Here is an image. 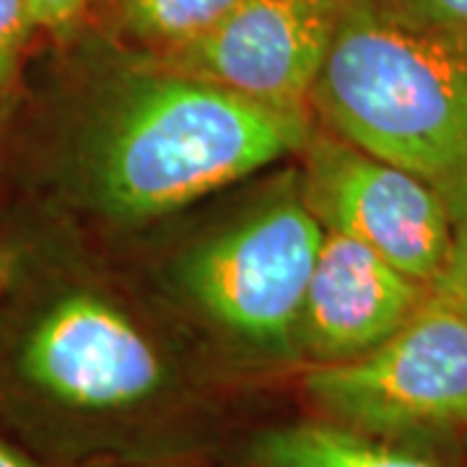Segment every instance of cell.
Listing matches in <instances>:
<instances>
[{"instance_id": "cell-10", "label": "cell", "mask_w": 467, "mask_h": 467, "mask_svg": "<svg viewBox=\"0 0 467 467\" xmlns=\"http://www.w3.org/2000/svg\"><path fill=\"white\" fill-rule=\"evenodd\" d=\"M242 0H117L125 26L169 50L208 34Z\"/></svg>"}, {"instance_id": "cell-1", "label": "cell", "mask_w": 467, "mask_h": 467, "mask_svg": "<svg viewBox=\"0 0 467 467\" xmlns=\"http://www.w3.org/2000/svg\"><path fill=\"white\" fill-rule=\"evenodd\" d=\"M312 101L343 140L420 174L465 216V29L408 0H343Z\"/></svg>"}, {"instance_id": "cell-11", "label": "cell", "mask_w": 467, "mask_h": 467, "mask_svg": "<svg viewBox=\"0 0 467 467\" xmlns=\"http://www.w3.org/2000/svg\"><path fill=\"white\" fill-rule=\"evenodd\" d=\"M34 26L26 0H0V91L11 84Z\"/></svg>"}, {"instance_id": "cell-13", "label": "cell", "mask_w": 467, "mask_h": 467, "mask_svg": "<svg viewBox=\"0 0 467 467\" xmlns=\"http://www.w3.org/2000/svg\"><path fill=\"white\" fill-rule=\"evenodd\" d=\"M36 26L45 29H66L81 16L91 0H26Z\"/></svg>"}, {"instance_id": "cell-7", "label": "cell", "mask_w": 467, "mask_h": 467, "mask_svg": "<svg viewBox=\"0 0 467 467\" xmlns=\"http://www.w3.org/2000/svg\"><path fill=\"white\" fill-rule=\"evenodd\" d=\"M343 0H242L208 34L169 50V66L291 112L312 101Z\"/></svg>"}, {"instance_id": "cell-4", "label": "cell", "mask_w": 467, "mask_h": 467, "mask_svg": "<svg viewBox=\"0 0 467 467\" xmlns=\"http://www.w3.org/2000/svg\"><path fill=\"white\" fill-rule=\"evenodd\" d=\"M325 232L309 205L273 202L192 252L184 267L187 288L236 340L285 353L299 343L301 312Z\"/></svg>"}, {"instance_id": "cell-9", "label": "cell", "mask_w": 467, "mask_h": 467, "mask_svg": "<svg viewBox=\"0 0 467 467\" xmlns=\"http://www.w3.org/2000/svg\"><path fill=\"white\" fill-rule=\"evenodd\" d=\"M252 462L257 467H441L389 439L335 420L270 429L252 441Z\"/></svg>"}, {"instance_id": "cell-14", "label": "cell", "mask_w": 467, "mask_h": 467, "mask_svg": "<svg viewBox=\"0 0 467 467\" xmlns=\"http://www.w3.org/2000/svg\"><path fill=\"white\" fill-rule=\"evenodd\" d=\"M423 16L467 32V0H408Z\"/></svg>"}, {"instance_id": "cell-15", "label": "cell", "mask_w": 467, "mask_h": 467, "mask_svg": "<svg viewBox=\"0 0 467 467\" xmlns=\"http://www.w3.org/2000/svg\"><path fill=\"white\" fill-rule=\"evenodd\" d=\"M0 467H36L26 457V454H21L18 450H14L11 444H5V441H0Z\"/></svg>"}, {"instance_id": "cell-12", "label": "cell", "mask_w": 467, "mask_h": 467, "mask_svg": "<svg viewBox=\"0 0 467 467\" xmlns=\"http://www.w3.org/2000/svg\"><path fill=\"white\" fill-rule=\"evenodd\" d=\"M431 288L441 291L467 312V213L454 226V242H451L447 265L431 284Z\"/></svg>"}, {"instance_id": "cell-8", "label": "cell", "mask_w": 467, "mask_h": 467, "mask_svg": "<svg viewBox=\"0 0 467 467\" xmlns=\"http://www.w3.org/2000/svg\"><path fill=\"white\" fill-rule=\"evenodd\" d=\"M420 284L348 234L327 229L299 322V346L317 364L377 348L426 299Z\"/></svg>"}, {"instance_id": "cell-2", "label": "cell", "mask_w": 467, "mask_h": 467, "mask_svg": "<svg viewBox=\"0 0 467 467\" xmlns=\"http://www.w3.org/2000/svg\"><path fill=\"white\" fill-rule=\"evenodd\" d=\"M306 143L304 112L169 70L138 78L117 101L99 135L91 177L112 216L153 218Z\"/></svg>"}, {"instance_id": "cell-17", "label": "cell", "mask_w": 467, "mask_h": 467, "mask_svg": "<svg viewBox=\"0 0 467 467\" xmlns=\"http://www.w3.org/2000/svg\"><path fill=\"white\" fill-rule=\"evenodd\" d=\"M3 278H5V260L0 257V284H3Z\"/></svg>"}, {"instance_id": "cell-3", "label": "cell", "mask_w": 467, "mask_h": 467, "mask_svg": "<svg viewBox=\"0 0 467 467\" xmlns=\"http://www.w3.org/2000/svg\"><path fill=\"white\" fill-rule=\"evenodd\" d=\"M325 418L379 439L467 429V312L429 288L410 319L377 348L301 374Z\"/></svg>"}, {"instance_id": "cell-5", "label": "cell", "mask_w": 467, "mask_h": 467, "mask_svg": "<svg viewBox=\"0 0 467 467\" xmlns=\"http://www.w3.org/2000/svg\"><path fill=\"white\" fill-rule=\"evenodd\" d=\"M16 377L45 405L81 418L143 410L171 384L156 343L91 294L60 299L34 322L18 346Z\"/></svg>"}, {"instance_id": "cell-16", "label": "cell", "mask_w": 467, "mask_h": 467, "mask_svg": "<svg viewBox=\"0 0 467 467\" xmlns=\"http://www.w3.org/2000/svg\"><path fill=\"white\" fill-rule=\"evenodd\" d=\"M88 467H174V465H88Z\"/></svg>"}, {"instance_id": "cell-6", "label": "cell", "mask_w": 467, "mask_h": 467, "mask_svg": "<svg viewBox=\"0 0 467 467\" xmlns=\"http://www.w3.org/2000/svg\"><path fill=\"white\" fill-rule=\"evenodd\" d=\"M309 208L325 229L364 242L420 284L447 265L457 218L441 190L343 138L312 149Z\"/></svg>"}]
</instances>
